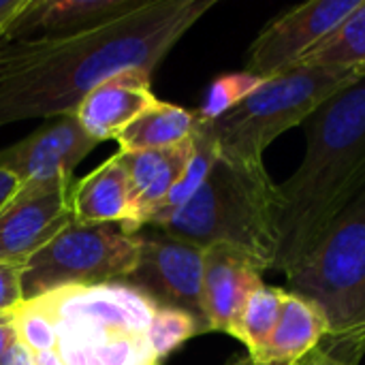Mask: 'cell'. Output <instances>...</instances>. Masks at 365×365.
Listing matches in <instances>:
<instances>
[{
  "instance_id": "484cf974",
  "label": "cell",
  "mask_w": 365,
  "mask_h": 365,
  "mask_svg": "<svg viewBox=\"0 0 365 365\" xmlns=\"http://www.w3.org/2000/svg\"><path fill=\"white\" fill-rule=\"evenodd\" d=\"M364 355L325 338L299 365H359Z\"/></svg>"
},
{
  "instance_id": "f546056e",
  "label": "cell",
  "mask_w": 365,
  "mask_h": 365,
  "mask_svg": "<svg viewBox=\"0 0 365 365\" xmlns=\"http://www.w3.org/2000/svg\"><path fill=\"white\" fill-rule=\"evenodd\" d=\"M17 186H19V182L9 173V171H4L2 167H0V207L6 203V199L17 190Z\"/></svg>"
},
{
  "instance_id": "44dd1931",
  "label": "cell",
  "mask_w": 365,
  "mask_h": 365,
  "mask_svg": "<svg viewBox=\"0 0 365 365\" xmlns=\"http://www.w3.org/2000/svg\"><path fill=\"white\" fill-rule=\"evenodd\" d=\"M201 334H207V327L190 312L175 310V308H158L150 321L145 338L154 355L160 361H165L184 342Z\"/></svg>"
},
{
  "instance_id": "9a60e30c",
  "label": "cell",
  "mask_w": 365,
  "mask_h": 365,
  "mask_svg": "<svg viewBox=\"0 0 365 365\" xmlns=\"http://www.w3.org/2000/svg\"><path fill=\"white\" fill-rule=\"evenodd\" d=\"M192 137L171 148L158 150H137V152H118L128 182L135 205V233L150 225V220L160 210L169 190L182 178L190 154Z\"/></svg>"
},
{
  "instance_id": "e0dca14e",
  "label": "cell",
  "mask_w": 365,
  "mask_h": 365,
  "mask_svg": "<svg viewBox=\"0 0 365 365\" xmlns=\"http://www.w3.org/2000/svg\"><path fill=\"white\" fill-rule=\"evenodd\" d=\"M329 336L323 308L297 293L282 291L278 323L265 349L250 359L257 365H299Z\"/></svg>"
},
{
  "instance_id": "3957f363",
  "label": "cell",
  "mask_w": 365,
  "mask_h": 365,
  "mask_svg": "<svg viewBox=\"0 0 365 365\" xmlns=\"http://www.w3.org/2000/svg\"><path fill=\"white\" fill-rule=\"evenodd\" d=\"M278 210V184L265 167L250 169L218 156L197 195L148 227L203 250L216 244L231 246L265 272L276 267Z\"/></svg>"
},
{
  "instance_id": "7c38bea8",
  "label": "cell",
  "mask_w": 365,
  "mask_h": 365,
  "mask_svg": "<svg viewBox=\"0 0 365 365\" xmlns=\"http://www.w3.org/2000/svg\"><path fill=\"white\" fill-rule=\"evenodd\" d=\"M259 265L244 252L216 244L203 252V314L210 331L233 336L248 297L265 284Z\"/></svg>"
},
{
  "instance_id": "d4e9b609",
  "label": "cell",
  "mask_w": 365,
  "mask_h": 365,
  "mask_svg": "<svg viewBox=\"0 0 365 365\" xmlns=\"http://www.w3.org/2000/svg\"><path fill=\"white\" fill-rule=\"evenodd\" d=\"M21 269L24 265L19 263L0 261V314L13 312L24 304Z\"/></svg>"
},
{
  "instance_id": "83f0119b",
  "label": "cell",
  "mask_w": 365,
  "mask_h": 365,
  "mask_svg": "<svg viewBox=\"0 0 365 365\" xmlns=\"http://www.w3.org/2000/svg\"><path fill=\"white\" fill-rule=\"evenodd\" d=\"M17 342H19V336H17V327H15V310L0 314V361Z\"/></svg>"
},
{
  "instance_id": "52a82bcc",
  "label": "cell",
  "mask_w": 365,
  "mask_h": 365,
  "mask_svg": "<svg viewBox=\"0 0 365 365\" xmlns=\"http://www.w3.org/2000/svg\"><path fill=\"white\" fill-rule=\"evenodd\" d=\"M60 334L86 340L94 346L107 334L145 336L158 306L126 282L92 287H66L34 299Z\"/></svg>"
},
{
  "instance_id": "7a4b0ae2",
  "label": "cell",
  "mask_w": 365,
  "mask_h": 365,
  "mask_svg": "<svg viewBox=\"0 0 365 365\" xmlns=\"http://www.w3.org/2000/svg\"><path fill=\"white\" fill-rule=\"evenodd\" d=\"M306 154L282 184L276 267H295L365 188V77L306 122Z\"/></svg>"
},
{
  "instance_id": "30bf717a",
  "label": "cell",
  "mask_w": 365,
  "mask_h": 365,
  "mask_svg": "<svg viewBox=\"0 0 365 365\" xmlns=\"http://www.w3.org/2000/svg\"><path fill=\"white\" fill-rule=\"evenodd\" d=\"M359 0H312L276 17L252 41L246 73L272 79L291 71L346 19Z\"/></svg>"
},
{
  "instance_id": "277c9868",
  "label": "cell",
  "mask_w": 365,
  "mask_h": 365,
  "mask_svg": "<svg viewBox=\"0 0 365 365\" xmlns=\"http://www.w3.org/2000/svg\"><path fill=\"white\" fill-rule=\"evenodd\" d=\"M365 77L357 68H291L265 79L246 101L218 120H203L220 158L263 169L265 150L289 128L304 124L329 98Z\"/></svg>"
},
{
  "instance_id": "6da1fadb",
  "label": "cell",
  "mask_w": 365,
  "mask_h": 365,
  "mask_svg": "<svg viewBox=\"0 0 365 365\" xmlns=\"http://www.w3.org/2000/svg\"><path fill=\"white\" fill-rule=\"evenodd\" d=\"M214 4L216 0H145L88 30L0 43V126L75 113L96 86L128 68L154 75Z\"/></svg>"
},
{
  "instance_id": "5b68a950",
  "label": "cell",
  "mask_w": 365,
  "mask_h": 365,
  "mask_svg": "<svg viewBox=\"0 0 365 365\" xmlns=\"http://www.w3.org/2000/svg\"><path fill=\"white\" fill-rule=\"evenodd\" d=\"M291 293L319 304L329 340L365 353V188L287 272Z\"/></svg>"
},
{
  "instance_id": "1f68e13d",
  "label": "cell",
  "mask_w": 365,
  "mask_h": 365,
  "mask_svg": "<svg viewBox=\"0 0 365 365\" xmlns=\"http://www.w3.org/2000/svg\"><path fill=\"white\" fill-rule=\"evenodd\" d=\"M227 365H257L250 361V357H244V359H237V361H231V364Z\"/></svg>"
},
{
  "instance_id": "9c48e42d",
  "label": "cell",
  "mask_w": 365,
  "mask_h": 365,
  "mask_svg": "<svg viewBox=\"0 0 365 365\" xmlns=\"http://www.w3.org/2000/svg\"><path fill=\"white\" fill-rule=\"evenodd\" d=\"M75 178L19 184L0 207V261L24 265L73 220Z\"/></svg>"
},
{
  "instance_id": "ffe728a7",
  "label": "cell",
  "mask_w": 365,
  "mask_h": 365,
  "mask_svg": "<svg viewBox=\"0 0 365 365\" xmlns=\"http://www.w3.org/2000/svg\"><path fill=\"white\" fill-rule=\"evenodd\" d=\"M282 304V289L261 284L246 302L240 321L235 325L233 338L248 349V357L255 359L269 342L274 327L278 323Z\"/></svg>"
},
{
  "instance_id": "5bb4252c",
  "label": "cell",
  "mask_w": 365,
  "mask_h": 365,
  "mask_svg": "<svg viewBox=\"0 0 365 365\" xmlns=\"http://www.w3.org/2000/svg\"><path fill=\"white\" fill-rule=\"evenodd\" d=\"M143 2L145 0H30L4 41L73 34L126 15Z\"/></svg>"
},
{
  "instance_id": "cb8c5ba5",
  "label": "cell",
  "mask_w": 365,
  "mask_h": 365,
  "mask_svg": "<svg viewBox=\"0 0 365 365\" xmlns=\"http://www.w3.org/2000/svg\"><path fill=\"white\" fill-rule=\"evenodd\" d=\"M15 327L19 342L32 353H45L58 349V329L53 319L41 310L34 302H24L15 310Z\"/></svg>"
},
{
  "instance_id": "ac0fdd59",
  "label": "cell",
  "mask_w": 365,
  "mask_h": 365,
  "mask_svg": "<svg viewBox=\"0 0 365 365\" xmlns=\"http://www.w3.org/2000/svg\"><path fill=\"white\" fill-rule=\"evenodd\" d=\"M199 126L197 111L156 101L150 109L137 115L118 137L122 152L137 150H158L171 148L182 141H188Z\"/></svg>"
},
{
  "instance_id": "2e32d148",
  "label": "cell",
  "mask_w": 365,
  "mask_h": 365,
  "mask_svg": "<svg viewBox=\"0 0 365 365\" xmlns=\"http://www.w3.org/2000/svg\"><path fill=\"white\" fill-rule=\"evenodd\" d=\"M73 220L81 225H122L135 235L130 182L118 154L73 186Z\"/></svg>"
},
{
  "instance_id": "8fae6325",
  "label": "cell",
  "mask_w": 365,
  "mask_h": 365,
  "mask_svg": "<svg viewBox=\"0 0 365 365\" xmlns=\"http://www.w3.org/2000/svg\"><path fill=\"white\" fill-rule=\"evenodd\" d=\"M98 145L75 113L47 120L26 139L0 150V167L19 184L68 175Z\"/></svg>"
},
{
  "instance_id": "8992f818",
  "label": "cell",
  "mask_w": 365,
  "mask_h": 365,
  "mask_svg": "<svg viewBox=\"0 0 365 365\" xmlns=\"http://www.w3.org/2000/svg\"><path fill=\"white\" fill-rule=\"evenodd\" d=\"M137 263V237L122 225H81L71 220L21 269L24 302L58 289L124 282Z\"/></svg>"
},
{
  "instance_id": "603a6c76",
  "label": "cell",
  "mask_w": 365,
  "mask_h": 365,
  "mask_svg": "<svg viewBox=\"0 0 365 365\" xmlns=\"http://www.w3.org/2000/svg\"><path fill=\"white\" fill-rule=\"evenodd\" d=\"M101 365H160L148 338L141 334H107L94 342Z\"/></svg>"
},
{
  "instance_id": "ba28073f",
  "label": "cell",
  "mask_w": 365,
  "mask_h": 365,
  "mask_svg": "<svg viewBox=\"0 0 365 365\" xmlns=\"http://www.w3.org/2000/svg\"><path fill=\"white\" fill-rule=\"evenodd\" d=\"M135 237L137 263L124 282L141 291L158 308L190 312L207 327L201 302L205 250L154 227H143Z\"/></svg>"
},
{
  "instance_id": "d6986e66",
  "label": "cell",
  "mask_w": 365,
  "mask_h": 365,
  "mask_svg": "<svg viewBox=\"0 0 365 365\" xmlns=\"http://www.w3.org/2000/svg\"><path fill=\"white\" fill-rule=\"evenodd\" d=\"M365 66V0L342 24L306 53L295 68H357Z\"/></svg>"
},
{
  "instance_id": "f1b7e54d",
  "label": "cell",
  "mask_w": 365,
  "mask_h": 365,
  "mask_svg": "<svg viewBox=\"0 0 365 365\" xmlns=\"http://www.w3.org/2000/svg\"><path fill=\"white\" fill-rule=\"evenodd\" d=\"M0 365H36L34 364V355L21 344V342H17L6 355H4V359L0 361Z\"/></svg>"
},
{
  "instance_id": "4fadbf2b",
  "label": "cell",
  "mask_w": 365,
  "mask_h": 365,
  "mask_svg": "<svg viewBox=\"0 0 365 365\" xmlns=\"http://www.w3.org/2000/svg\"><path fill=\"white\" fill-rule=\"evenodd\" d=\"M150 81L152 73L128 68L96 86L75 111L83 130L98 143L115 139L137 115L158 101Z\"/></svg>"
},
{
  "instance_id": "7402d4cb",
  "label": "cell",
  "mask_w": 365,
  "mask_h": 365,
  "mask_svg": "<svg viewBox=\"0 0 365 365\" xmlns=\"http://www.w3.org/2000/svg\"><path fill=\"white\" fill-rule=\"evenodd\" d=\"M261 83H263V79H259L246 71L220 75L210 83L203 105L197 109V115L207 122L218 120L220 115L235 109L242 101H246Z\"/></svg>"
},
{
  "instance_id": "4dcf8cb0",
  "label": "cell",
  "mask_w": 365,
  "mask_h": 365,
  "mask_svg": "<svg viewBox=\"0 0 365 365\" xmlns=\"http://www.w3.org/2000/svg\"><path fill=\"white\" fill-rule=\"evenodd\" d=\"M34 364L36 365H64L62 357L58 355V351H45V353H36L34 355Z\"/></svg>"
},
{
  "instance_id": "4316f807",
  "label": "cell",
  "mask_w": 365,
  "mask_h": 365,
  "mask_svg": "<svg viewBox=\"0 0 365 365\" xmlns=\"http://www.w3.org/2000/svg\"><path fill=\"white\" fill-rule=\"evenodd\" d=\"M30 0H0V43L4 41L11 26L26 11Z\"/></svg>"
}]
</instances>
